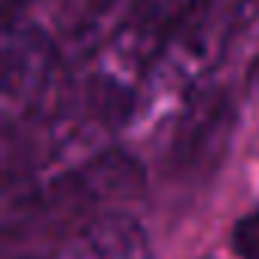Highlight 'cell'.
<instances>
[{
  "label": "cell",
  "instance_id": "cell-1",
  "mask_svg": "<svg viewBox=\"0 0 259 259\" xmlns=\"http://www.w3.org/2000/svg\"><path fill=\"white\" fill-rule=\"evenodd\" d=\"M232 132H235L232 98L223 89L198 92L174 125L171 150H168L171 171L186 177L213 171L229 150Z\"/></svg>",
  "mask_w": 259,
  "mask_h": 259
},
{
  "label": "cell",
  "instance_id": "cell-2",
  "mask_svg": "<svg viewBox=\"0 0 259 259\" xmlns=\"http://www.w3.org/2000/svg\"><path fill=\"white\" fill-rule=\"evenodd\" d=\"M58 55L37 28L7 25L4 43V98L22 119L37 116L58 89Z\"/></svg>",
  "mask_w": 259,
  "mask_h": 259
},
{
  "label": "cell",
  "instance_id": "cell-3",
  "mask_svg": "<svg viewBox=\"0 0 259 259\" xmlns=\"http://www.w3.org/2000/svg\"><path fill=\"white\" fill-rule=\"evenodd\" d=\"M141 186H144V171L132 156L104 153L85 168L64 174L52 186V198L64 207H82V204H101L110 198H128L141 192Z\"/></svg>",
  "mask_w": 259,
  "mask_h": 259
},
{
  "label": "cell",
  "instance_id": "cell-4",
  "mask_svg": "<svg viewBox=\"0 0 259 259\" xmlns=\"http://www.w3.org/2000/svg\"><path fill=\"white\" fill-rule=\"evenodd\" d=\"M67 259H150V241L132 217L110 210L79 232Z\"/></svg>",
  "mask_w": 259,
  "mask_h": 259
},
{
  "label": "cell",
  "instance_id": "cell-5",
  "mask_svg": "<svg viewBox=\"0 0 259 259\" xmlns=\"http://www.w3.org/2000/svg\"><path fill=\"white\" fill-rule=\"evenodd\" d=\"M232 247H235L238 259H259V207L235 223Z\"/></svg>",
  "mask_w": 259,
  "mask_h": 259
}]
</instances>
